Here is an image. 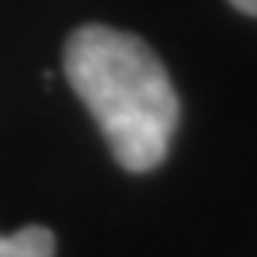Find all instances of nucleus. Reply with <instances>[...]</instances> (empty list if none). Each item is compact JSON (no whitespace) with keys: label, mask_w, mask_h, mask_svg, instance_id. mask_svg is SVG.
Here are the masks:
<instances>
[{"label":"nucleus","mask_w":257,"mask_h":257,"mask_svg":"<svg viewBox=\"0 0 257 257\" xmlns=\"http://www.w3.org/2000/svg\"><path fill=\"white\" fill-rule=\"evenodd\" d=\"M65 78L124 171L158 168L180 124V99L152 47L108 25H84L65 44Z\"/></svg>","instance_id":"1"},{"label":"nucleus","mask_w":257,"mask_h":257,"mask_svg":"<svg viewBox=\"0 0 257 257\" xmlns=\"http://www.w3.org/2000/svg\"><path fill=\"white\" fill-rule=\"evenodd\" d=\"M56 235L47 226H22L16 232H0V257H53Z\"/></svg>","instance_id":"2"},{"label":"nucleus","mask_w":257,"mask_h":257,"mask_svg":"<svg viewBox=\"0 0 257 257\" xmlns=\"http://www.w3.org/2000/svg\"><path fill=\"white\" fill-rule=\"evenodd\" d=\"M229 4L245 16H257V0H229Z\"/></svg>","instance_id":"3"}]
</instances>
